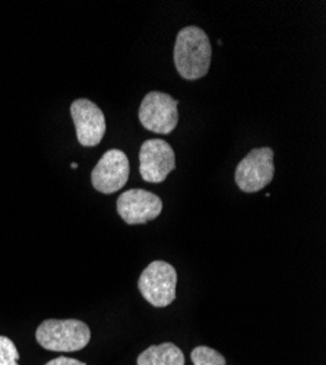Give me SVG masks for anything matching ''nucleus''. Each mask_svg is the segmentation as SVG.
Returning a JSON list of instances; mask_svg holds the SVG:
<instances>
[{"label":"nucleus","instance_id":"nucleus-3","mask_svg":"<svg viewBox=\"0 0 326 365\" xmlns=\"http://www.w3.org/2000/svg\"><path fill=\"white\" fill-rule=\"evenodd\" d=\"M177 272L167 262H151L141 273L138 288L142 297L157 309L170 306L175 299Z\"/></svg>","mask_w":326,"mask_h":365},{"label":"nucleus","instance_id":"nucleus-11","mask_svg":"<svg viewBox=\"0 0 326 365\" xmlns=\"http://www.w3.org/2000/svg\"><path fill=\"white\" fill-rule=\"evenodd\" d=\"M190 358L193 365H225V358L210 346H196Z\"/></svg>","mask_w":326,"mask_h":365},{"label":"nucleus","instance_id":"nucleus-2","mask_svg":"<svg viewBox=\"0 0 326 365\" xmlns=\"http://www.w3.org/2000/svg\"><path fill=\"white\" fill-rule=\"evenodd\" d=\"M36 339L47 351L75 352L90 344L91 330L81 320L49 319L37 327Z\"/></svg>","mask_w":326,"mask_h":365},{"label":"nucleus","instance_id":"nucleus-7","mask_svg":"<svg viewBox=\"0 0 326 365\" xmlns=\"http://www.w3.org/2000/svg\"><path fill=\"white\" fill-rule=\"evenodd\" d=\"M139 173L148 182H163L175 168V154L163 139H148L141 145Z\"/></svg>","mask_w":326,"mask_h":365},{"label":"nucleus","instance_id":"nucleus-9","mask_svg":"<svg viewBox=\"0 0 326 365\" xmlns=\"http://www.w3.org/2000/svg\"><path fill=\"white\" fill-rule=\"evenodd\" d=\"M71 115L82 146H97L106 133V117L100 107L86 98H79L71 106Z\"/></svg>","mask_w":326,"mask_h":365},{"label":"nucleus","instance_id":"nucleus-10","mask_svg":"<svg viewBox=\"0 0 326 365\" xmlns=\"http://www.w3.org/2000/svg\"><path fill=\"white\" fill-rule=\"evenodd\" d=\"M138 365H185V355L171 342L150 346L138 356Z\"/></svg>","mask_w":326,"mask_h":365},{"label":"nucleus","instance_id":"nucleus-8","mask_svg":"<svg viewBox=\"0 0 326 365\" xmlns=\"http://www.w3.org/2000/svg\"><path fill=\"white\" fill-rule=\"evenodd\" d=\"M163 200L148 190L131 189L117 199V212L129 225L146 224L160 217Z\"/></svg>","mask_w":326,"mask_h":365},{"label":"nucleus","instance_id":"nucleus-6","mask_svg":"<svg viewBox=\"0 0 326 365\" xmlns=\"http://www.w3.org/2000/svg\"><path fill=\"white\" fill-rule=\"evenodd\" d=\"M129 160L121 149H108L93 168V187L103 195H113L125 187L129 180Z\"/></svg>","mask_w":326,"mask_h":365},{"label":"nucleus","instance_id":"nucleus-4","mask_svg":"<svg viewBox=\"0 0 326 365\" xmlns=\"http://www.w3.org/2000/svg\"><path fill=\"white\" fill-rule=\"evenodd\" d=\"M274 173V150L268 146L255 148L237 165L234 180L242 192L256 193L271 185Z\"/></svg>","mask_w":326,"mask_h":365},{"label":"nucleus","instance_id":"nucleus-5","mask_svg":"<svg viewBox=\"0 0 326 365\" xmlns=\"http://www.w3.org/2000/svg\"><path fill=\"white\" fill-rule=\"evenodd\" d=\"M179 101L171 96L153 91L146 94L139 107L141 125L150 132L170 135L179 123Z\"/></svg>","mask_w":326,"mask_h":365},{"label":"nucleus","instance_id":"nucleus-14","mask_svg":"<svg viewBox=\"0 0 326 365\" xmlns=\"http://www.w3.org/2000/svg\"><path fill=\"white\" fill-rule=\"evenodd\" d=\"M71 167H72L73 170H76V168H78V164H76V163H73V164H71Z\"/></svg>","mask_w":326,"mask_h":365},{"label":"nucleus","instance_id":"nucleus-1","mask_svg":"<svg viewBox=\"0 0 326 365\" xmlns=\"http://www.w3.org/2000/svg\"><path fill=\"white\" fill-rule=\"evenodd\" d=\"M213 58L211 41L202 28L185 26L175 37L174 66L183 79L196 81L210 71Z\"/></svg>","mask_w":326,"mask_h":365},{"label":"nucleus","instance_id":"nucleus-12","mask_svg":"<svg viewBox=\"0 0 326 365\" xmlns=\"http://www.w3.org/2000/svg\"><path fill=\"white\" fill-rule=\"evenodd\" d=\"M19 352L15 344L0 334V365H19Z\"/></svg>","mask_w":326,"mask_h":365},{"label":"nucleus","instance_id":"nucleus-13","mask_svg":"<svg viewBox=\"0 0 326 365\" xmlns=\"http://www.w3.org/2000/svg\"><path fill=\"white\" fill-rule=\"evenodd\" d=\"M46 365H86L85 362H81L75 358H68V356H58L51 361H49Z\"/></svg>","mask_w":326,"mask_h":365}]
</instances>
